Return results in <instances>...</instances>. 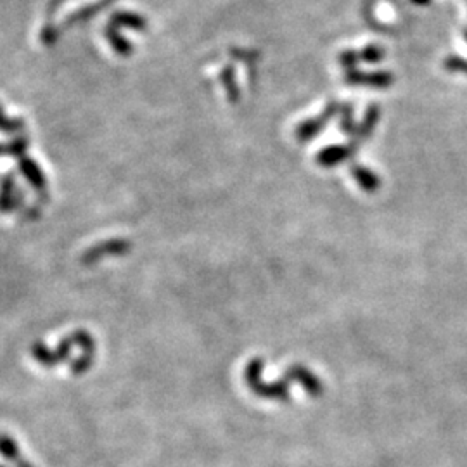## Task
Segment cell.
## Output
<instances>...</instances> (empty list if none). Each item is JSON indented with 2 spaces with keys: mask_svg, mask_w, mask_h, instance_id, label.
Masks as SVG:
<instances>
[{
  "mask_svg": "<svg viewBox=\"0 0 467 467\" xmlns=\"http://www.w3.org/2000/svg\"><path fill=\"white\" fill-rule=\"evenodd\" d=\"M127 250H130V244L125 243V240H109L106 246L92 247V250L85 254L83 261H85V264H92L97 258H101L102 253H125Z\"/></svg>",
  "mask_w": 467,
  "mask_h": 467,
  "instance_id": "1",
  "label": "cell"
},
{
  "mask_svg": "<svg viewBox=\"0 0 467 467\" xmlns=\"http://www.w3.org/2000/svg\"><path fill=\"white\" fill-rule=\"evenodd\" d=\"M362 57H364V59L371 61V63H375V61H381L382 57H385V50H382L381 47L371 45V47H367L366 50H364Z\"/></svg>",
  "mask_w": 467,
  "mask_h": 467,
  "instance_id": "2",
  "label": "cell"
},
{
  "mask_svg": "<svg viewBox=\"0 0 467 467\" xmlns=\"http://www.w3.org/2000/svg\"><path fill=\"white\" fill-rule=\"evenodd\" d=\"M414 2H417V3H426V2H429V0H414Z\"/></svg>",
  "mask_w": 467,
  "mask_h": 467,
  "instance_id": "3",
  "label": "cell"
},
{
  "mask_svg": "<svg viewBox=\"0 0 467 467\" xmlns=\"http://www.w3.org/2000/svg\"><path fill=\"white\" fill-rule=\"evenodd\" d=\"M466 38H467V31H466Z\"/></svg>",
  "mask_w": 467,
  "mask_h": 467,
  "instance_id": "4",
  "label": "cell"
}]
</instances>
